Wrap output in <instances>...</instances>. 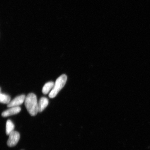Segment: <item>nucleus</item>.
<instances>
[{
	"instance_id": "nucleus-1",
	"label": "nucleus",
	"mask_w": 150,
	"mask_h": 150,
	"mask_svg": "<svg viewBox=\"0 0 150 150\" xmlns=\"http://www.w3.org/2000/svg\"><path fill=\"white\" fill-rule=\"evenodd\" d=\"M25 106L28 112L31 116L36 115L38 111V105L36 95L33 93H30L26 97Z\"/></svg>"
},
{
	"instance_id": "nucleus-2",
	"label": "nucleus",
	"mask_w": 150,
	"mask_h": 150,
	"mask_svg": "<svg viewBox=\"0 0 150 150\" xmlns=\"http://www.w3.org/2000/svg\"><path fill=\"white\" fill-rule=\"evenodd\" d=\"M67 79V76L65 74L62 75L57 79L53 88L49 95L50 98H54L56 96L59 91L64 87Z\"/></svg>"
},
{
	"instance_id": "nucleus-3",
	"label": "nucleus",
	"mask_w": 150,
	"mask_h": 150,
	"mask_svg": "<svg viewBox=\"0 0 150 150\" xmlns=\"http://www.w3.org/2000/svg\"><path fill=\"white\" fill-rule=\"evenodd\" d=\"M9 138L7 142V145L9 147H12L18 144L20 139L19 133L14 131L9 135Z\"/></svg>"
},
{
	"instance_id": "nucleus-4",
	"label": "nucleus",
	"mask_w": 150,
	"mask_h": 150,
	"mask_svg": "<svg viewBox=\"0 0 150 150\" xmlns=\"http://www.w3.org/2000/svg\"><path fill=\"white\" fill-rule=\"evenodd\" d=\"M25 95H24L17 97L11 101L10 103L7 104V107L10 108L13 107L19 106L23 104L25 101Z\"/></svg>"
},
{
	"instance_id": "nucleus-5",
	"label": "nucleus",
	"mask_w": 150,
	"mask_h": 150,
	"mask_svg": "<svg viewBox=\"0 0 150 150\" xmlns=\"http://www.w3.org/2000/svg\"><path fill=\"white\" fill-rule=\"evenodd\" d=\"M10 108L2 113L1 115L3 117H6L15 115L18 113L21 110V108L19 106L13 107Z\"/></svg>"
},
{
	"instance_id": "nucleus-6",
	"label": "nucleus",
	"mask_w": 150,
	"mask_h": 150,
	"mask_svg": "<svg viewBox=\"0 0 150 150\" xmlns=\"http://www.w3.org/2000/svg\"><path fill=\"white\" fill-rule=\"evenodd\" d=\"M48 103V99L46 97H42L41 98L38 103L39 112H42L47 106Z\"/></svg>"
},
{
	"instance_id": "nucleus-7",
	"label": "nucleus",
	"mask_w": 150,
	"mask_h": 150,
	"mask_svg": "<svg viewBox=\"0 0 150 150\" xmlns=\"http://www.w3.org/2000/svg\"><path fill=\"white\" fill-rule=\"evenodd\" d=\"M55 84V83L52 81L47 82L43 87L42 89V92L44 94L46 95L48 93L52 91Z\"/></svg>"
},
{
	"instance_id": "nucleus-8",
	"label": "nucleus",
	"mask_w": 150,
	"mask_h": 150,
	"mask_svg": "<svg viewBox=\"0 0 150 150\" xmlns=\"http://www.w3.org/2000/svg\"><path fill=\"white\" fill-rule=\"evenodd\" d=\"M14 125L13 122L8 120L7 121L6 124V132L7 135H9L11 132L14 131Z\"/></svg>"
},
{
	"instance_id": "nucleus-9",
	"label": "nucleus",
	"mask_w": 150,
	"mask_h": 150,
	"mask_svg": "<svg viewBox=\"0 0 150 150\" xmlns=\"http://www.w3.org/2000/svg\"><path fill=\"white\" fill-rule=\"evenodd\" d=\"M11 101V97L5 94L0 93V103L8 104Z\"/></svg>"
},
{
	"instance_id": "nucleus-10",
	"label": "nucleus",
	"mask_w": 150,
	"mask_h": 150,
	"mask_svg": "<svg viewBox=\"0 0 150 150\" xmlns=\"http://www.w3.org/2000/svg\"><path fill=\"white\" fill-rule=\"evenodd\" d=\"M0 91H1V89H0Z\"/></svg>"
}]
</instances>
